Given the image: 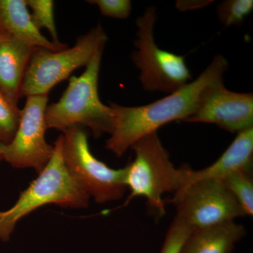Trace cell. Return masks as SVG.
I'll return each mask as SVG.
<instances>
[{"label": "cell", "mask_w": 253, "mask_h": 253, "mask_svg": "<svg viewBox=\"0 0 253 253\" xmlns=\"http://www.w3.org/2000/svg\"><path fill=\"white\" fill-rule=\"evenodd\" d=\"M227 68V60L217 55L195 81L163 99L132 107L110 103L116 115V123L106 140V149L121 157L136 141L156 132L165 125L178 120L185 121L197 109L204 91L209 86L223 82Z\"/></svg>", "instance_id": "1"}, {"label": "cell", "mask_w": 253, "mask_h": 253, "mask_svg": "<svg viewBox=\"0 0 253 253\" xmlns=\"http://www.w3.org/2000/svg\"><path fill=\"white\" fill-rule=\"evenodd\" d=\"M104 48L95 53L83 74L70 78L59 101L48 105L45 112L47 129L63 132L73 126H84L96 138L113 132L116 115L111 106L101 102L98 91Z\"/></svg>", "instance_id": "2"}, {"label": "cell", "mask_w": 253, "mask_h": 253, "mask_svg": "<svg viewBox=\"0 0 253 253\" xmlns=\"http://www.w3.org/2000/svg\"><path fill=\"white\" fill-rule=\"evenodd\" d=\"M54 147L49 163L20 194L14 206L7 211H0V241H9L18 221L46 205L75 209L89 206L90 196L75 180L65 165L61 134Z\"/></svg>", "instance_id": "3"}, {"label": "cell", "mask_w": 253, "mask_h": 253, "mask_svg": "<svg viewBox=\"0 0 253 253\" xmlns=\"http://www.w3.org/2000/svg\"><path fill=\"white\" fill-rule=\"evenodd\" d=\"M130 149L135 157L125 167L126 189L130 191L126 204L134 198L144 197L148 207L162 217L166 214L163 195L174 194L182 187L187 168H175L157 131L136 141Z\"/></svg>", "instance_id": "4"}, {"label": "cell", "mask_w": 253, "mask_h": 253, "mask_svg": "<svg viewBox=\"0 0 253 253\" xmlns=\"http://www.w3.org/2000/svg\"><path fill=\"white\" fill-rule=\"evenodd\" d=\"M108 36L100 25L78 37L72 47L59 51L36 48L33 51L21 86V98L47 95L78 68L86 66L95 53L105 47Z\"/></svg>", "instance_id": "5"}, {"label": "cell", "mask_w": 253, "mask_h": 253, "mask_svg": "<svg viewBox=\"0 0 253 253\" xmlns=\"http://www.w3.org/2000/svg\"><path fill=\"white\" fill-rule=\"evenodd\" d=\"M157 10L150 6L136 21V49L131 61L140 71L139 81L144 90L174 92L191 81V75L184 56L158 47L154 40Z\"/></svg>", "instance_id": "6"}, {"label": "cell", "mask_w": 253, "mask_h": 253, "mask_svg": "<svg viewBox=\"0 0 253 253\" xmlns=\"http://www.w3.org/2000/svg\"><path fill=\"white\" fill-rule=\"evenodd\" d=\"M62 153L68 172L99 204L122 199L126 193V169H113L97 159L89 149L87 134L82 126L63 131Z\"/></svg>", "instance_id": "7"}, {"label": "cell", "mask_w": 253, "mask_h": 253, "mask_svg": "<svg viewBox=\"0 0 253 253\" xmlns=\"http://www.w3.org/2000/svg\"><path fill=\"white\" fill-rule=\"evenodd\" d=\"M170 202L175 206L176 217L192 230L246 216L230 191L219 180L194 183L175 193Z\"/></svg>", "instance_id": "8"}, {"label": "cell", "mask_w": 253, "mask_h": 253, "mask_svg": "<svg viewBox=\"0 0 253 253\" xmlns=\"http://www.w3.org/2000/svg\"><path fill=\"white\" fill-rule=\"evenodd\" d=\"M26 98L16 134L3 147V160L17 169L31 168L37 174L45 168L54 153V145L45 139L47 95Z\"/></svg>", "instance_id": "9"}, {"label": "cell", "mask_w": 253, "mask_h": 253, "mask_svg": "<svg viewBox=\"0 0 253 253\" xmlns=\"http://www.w3.org/2000/svg\"><path fill=\"white\" fill-rule=\"evenodd\" d=\"M184 122L217 125L239 133L253 126V94L226 89L224 82L209 86L204 91L194 114Z\"/></svg>", "instance_id": "10"}, {"label": "cell", "mask_w": 253, "mask_h": 253, "mask_svg": "<svg viewBox=\"0 0 253 253\" xmlns=\"http://www.w3.org/2000/svg\"><path fill=\"white\" fill-rule=\"evenodd\" d=\"M253 160V126L237 133L230 146L211 166L200 170L187 168L184 184L179 190L198 181H221L238 171L252 170Z\"/></svg>", "instance_id": "11"}, {"label": "cell", "mask_w": 253, "mask_h": 253, "mask_svg": "<svg viewBox=\"0 0 253 253\" xmlns=\"http://www.w3.org/2000/svg\"><path fill=\"white\" fill-rule=\"evenodd\" d=\"M0 26L8 36L33 48L59 51L68 47L42 34L32 20L26 0H0Z\"/></svg>", "instance_id": "12"}, {"label": "cell", "mask_w": 253, "mask_h": 253, "mask_svg": "<svg viewBox=\"0 0 253 253\" xmlns=\"http://www.w3.org/2000/svg\"><path fill=\"white\" fill-rule=\"evenodd\" d=\"M32 47L7 36L0 42V89L18 105L26 70L33 51Z\"/></svg>", "instance_id": "13"}, {"label": "cell", "mask_w": 253, "mask_h": 253, "mask_svg": "<svg viewBox=\"0 0 253 253\" xmlns=\"http://www.w3.org/2000/svg\"><path fill=\"white\" fill-rule=\"evenodd\" d=\"M246 234V228L235 221L194 229L180 253H232Z\"/></svg>", "instance_id": "14"}, {"label": "cell", "mask_w": 253, "mask_h": 253, "mask_svg": "<svg viewBox=\"0 0 253 253\" xmlns=\"http://www.w3.org/2000/svg\"><path fill=\"white\" fill-rule=\"evenodd\" d=\"M230 191L246 216L253 214V179L252 170L238 171L221 180Z\"/></svg>", "instance_id": "15"}, {"label": "cell", "mask_w": 253, "mask_h": 253, "mask_svg": "<svg viewBox=\"0 0 253 253\" xmlns=\"http://www.w3.org/2000/svg\"><path fill=\"white\" fill-rule=\"evenodd\" d=\"M28 8H31V18L37 28L41 31L45 28L52 38V42L57 45H63L59 41L54 21V2L51 0H26Z\"/></svg>", "instance_id": "16"}, {"label": "cell", "mask_w": 253, "mask_h": 253, "mask_svg": "<svg viewBox=\"0 0 253 253\" xmlns=\"http://www.w3.org/2000/svg\"><path fill=\"white\" fill-rule=\"evenodd\" d=\"M21 110L0 89V141L8 144L17 130Z\"/></svg>", "instance_id": "17"}, {"label": "cell", "mask_w": 253, "mask_h": 253, "mask_svg": "<svg viewBox=\"0 0 253 253\" xmlns=\"http://www.w3.org/2000/svg\"><path fill=\"white\" fill-rule=\"evenodd\" d=\"M253 10V0H226L218 5L217 16L226 27L239 26Z\"/></svg>", "instance_id": "18"}, {"label": "cell", "mask_w": 253, "mask_h": 253, "mask_svg": "<svg viewBox=\"0 0 253 253\" xmlns=\"http://www.w3.org/2000/svg\"><path fill=\"white\" fill-rule=\"evenodd\" d=\"M192 231L180 219L174 217L166 233L160 253H180L183 245Z\"/></svg>", "instance_id": "19"}, {"label": "cell", "mask_w": 253, "mask_h": 253, "mask_svg": "<svg viewBox=\"0 0 253 253\" xmlns=\"http://www.w3.org/2000/svg\"><path fill=\"white\" fill-rule=\"evenodd\" d=\"M87 2L96 5L103 16L118 19L129 17L132 9L129 0H89Z\"/></svg>", "instance_id": "20"}, {"label": "cell", "mask_w": 253, "mask_h": 253, "mask_svg": "<svg viewBox=\"0 0 253 253\" xmlns=\"http://www.w3.org/2000/svg\"><path fill=\"white\" fill-rule=\"evenodd\" d=\"M211 1H176V8L181 11L185 10L195 9L198 8L204 7L208 4H211Z\"/></svg>", "instance_id": "21"}, {"label": "cell", "mask_w": 253, "mask_h": 253, "mask_svg": "<svg viewBox=\"0 0 253 253\" xmlns=\"http://www.w3.org/2000/svg\"><path fill=\"white\" fill-rule=\"evenodd\" d=\"M9 36L4 31H3L2 28L0 26V42L4 39L6 37Z\"/></svg>", "instance_id": "22"}, {"label": "cell", "mask_w": 253, "mask_h": 253, "mask_svg": "<svg viewBox=\"0 0 253 253\" xmlns=\"http://www.w3.org/2000/svg\"><path fill=\"white\" fill-rule=\"evenodd\" d=\"M4 144L0 141V161L3 160V147H4Z\"/></svg>", "instance_id": "23"}]
</instances>
